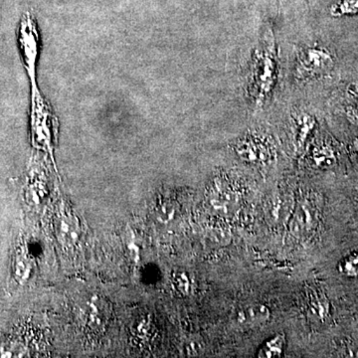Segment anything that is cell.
I'll list each match as a JSON object with an SVG mask.
<instances>
[{
  "mask_svg": "<svg viewBox=\"0 0 358 358\" xmlns=\"http://www.w3.org/2000/svg\"><path fill=\"white\" fill-rule=\"evenodd\" d=\"M312 159L313 164L319 169H327L336 164V157L331 145L320 143L313 150Z\"/></svg>",
  "mask_w": 358,
  "mask_h": 358,
  "instance_id": "obj_10",
  "label": "cell"
},
{
  "mask_svg": "<svg viewBox=\"0 0 358 358\" xmlns=\"http://www.w3.org/2000/svg\"><path fill=\"white\" fill-rule=\"evenodd\" d=\"M315 127V119L312 115L303 113L296 119V147H303L308 136Z\"/></svg>",
  "mask_w": 358,
  "mask_h": 358,
  "instance_id": "obj_9",
  "label": "cell"
},
{
  "mask_svg": "<svg viewBox=\"0 0 358 358\" xmlns=\"http://www.w3.org/2000/svg\"><path fill=\"white\" fill-rule=\"evenodd\" d=\"M286 338L282 334H277L266 341L258 352V357H279L284 353Z\"/></svg>",
  "mask_w": 358,
  "mask_h": 358,
  "instance_id": "obj_11",
  "label": "cell"
},
{
  "mask_svg": "<svg viewBox=\"0 0 358 358\" xmlns=\"http://www.w3.org/2000/svg\"><path fill=\"white\" fill-rule=\"evenodd\" d=\"M100 303V300L96 296H94L87 303L88 308H86V313L88 315L90 324H94L95 327L102 324L103 313L106 312L105 308L101 307Z\"/></svg>",
  "mask_w": 358,
  "mask_h": 358,
  "instance_id": "obj_13",
  "label": "cell"
},
{
  "mask_svg": "<svg viewBox=\"0 0 358 358\" xmlns=\"http://www.w3.org/2000/svg\"><path fill=\"white\" fill-rule=\"evenodd\" d=\"M348 115H350V119L352 120L353 122L358 124V100L357 103L350 108V110H348Z\"/></svg>",
  "mask_w": 358,
  "mask_h": 358,
  "instance_id": "obj_15",
  "label": "cell"
},
{
  "mask_svg": "<svg viewBox=\"0 0 358 358\" xmlns=\"http://www.w3.org/2000/svg\"><path fill=\"white\" fill-rule=\"evenodd\" d=\"M352 155L353 160L358 164V138L353 141L352 145Z\"/></svg>",
  "mask_w": 358,
  "mask_h": 358,
  "instance_id": "obj_16",
  "label": "cell"
},
{
  "mask_svg": "<svg viewBox=\"0 0 358 358\" xmlns=\"http://www.w3.org/2000/svg\"><path fill=\"white\" fill-rule=\"evenodd\" d=\"M235 152L242 162L250 164H265L272 159V150L260 136L248 134L238 140Z\"/></svg>",
  "mask_w": 358,
  "mask_h": 358,
  "instance_id": "obj_4",
  "label": "cell"
},
{
  "mask_svg": "<svg viewBox=\"0 0 358 358\" xmlns=\"http://www.w3.org/2000/svg\"><path fill=\"white\" fill-rule=\"evenodd\" d=\"M331 14L334 17L357 15L358 14V0H339L331 7Z\"/></svg>",
  "mask_w": 358,
  "mask_h": 358,
  "instance_id": "obj_12",
  "label": "cell"
},
{
  "mask_svg": "<svg viewBox=\"0 0 358 358\" xmlns=\"http://www.w3.org/2000/svg\"><path fill=\"white\" fill-rule=\"evenodd\" d=\"M334 57L331 52L320 46H308L299 53L294 67V77L308 80L327 74L333 69Z\"/></svg>",
  "mask_w": 358,
  "mask_h": 358,
  "instance_id": "obj_2",
  "label": "cell"
},
{
  "mask_svg": "<svg viewBox=\"0 0 358 358\" xmlns=\"http://www.w3.org/2000/svg\"><path fill=\"white\" fill-rule=\"evenodd\" d=\"M20 44L26 70L32 84L36 81V63L39 55V33L36 22L29 13L20 23Z\"/></svg>",
  "mask_w": 358,
  "mask_h": 358,
  "instance_id": "obj_3",
  "label": "cell"
},
{
  "mask_svg": "<svg viewBox=\"0 0 358 358\" xmlns=\"http://www.w3.org/2000/svg\"><path fill=\"white\" fill-rule=\"evenodd\" d=\"M59 234L63 242L67 244H75L79 240L81 230L76 218L72 214H64L59 223Z\"/></svg>",
  "mask_w": 358,
  "mask_h": 358,
  "instance_id": "obj_8",
  "label": "cell"
},
{
  "mask_svg": "<svg viewBox=\"0 0 358 358\" xmlns=\"http://www.w3.org/2000/svg\"><path fill=\"white\" fill-rule=\"evenodd\" d=\"M338 271L345 277H357L358 275V251L350 254L341 261Z\"/></svg>",
  "mask_w": 358,
  "mask_h": 358,
  "instance_id": "obj_14",
  "label": "cell"
},
{
  "mask_svg": "<svg viewBox=\"0 0 358 358\" xmlns=\"http://www.w3.org/2000/svg\"><path fill=\"white\" fill-rule=\"evenodd\" d=\"M317 219V209L310 202H305L296 209L294 214L293 229L301 232V230L310 231L315 226Z\"/></svg>",
  "mask_w": 358,
  "mask_h": 358,
  "instance_id": "obj_7",
  "label": "cell"
},
{
  "mask_svg": "<svg viewBox=\"0 0 358 358\" xmlns=\"http://www.w3.org/2000/svg\"><path fill=\"white\" fill-rule=\"evenodd\" d=\"M270 317V310L261 303H250L238 308L234 320L239 326L254 327L263 324Z\"/></svg>",
  "mask_w": 358,
  "mask_h": 358,
  "instance_id": "obj_5",
  "label": "cell"
},
{
  "mask_svg": "<svg viewBox=\"0 0 358 358\" xmlns=\"http://www.w3.org/2000/svg\"><path fill=\"white\" fill-rule=\"evenodd\" d=\"M277 79V49L271 30L264 33L257 47L249 92L256 108H262L274 90Z\"/></svg>",
  "mask_w": 358,
  "mask_h": 358,
  "instance_id": "obj_1",
  "label": "cell"
},
{
  "mask_svg": "<svg viewBox=\"0 0 358 358\" xmlns=\"http://www.w3.org/2000/svg\"><path fill=\"white\" fill-rule=\"evenodd\" d=\"M210 201L214 208L218 210L228 211L232 209L233 205L237 201V196L232 188L225 180L216 178L210 189Z\"/></svg>",
  "mask_w": 358,
  "mask_h": 358,
  "instance_id": "obj_6",
  "label": "cell"
}]
</instances>
